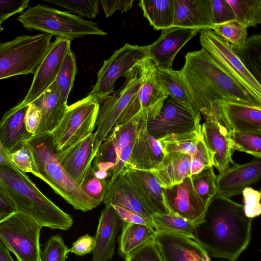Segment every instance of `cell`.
<instances>
[{"mask_svg":"<svg viewBox=\"0 0 261 261\" xmlns=\"http://www.w3.org/2000/svg\"><path fill=\"white\" fill-rule=\"evenodd\" d=\"M252 220L245 215L243 205L217 191L195 224L192 239L212 256L234 261L250 242Z\"/></svg>","mask_w":261,"mask_h":261,"instance_id":"cell-1","label":"cell"},{"mask_svg":"<svg viewBox=\"0 0 261 261\" xmlns=\"http://www.w3.org/2000/svg\"><path fill=\"white\" fill-rule=\"evenodd\" d=\"M179 70L192 110L208 117L213 103L233 101L261 106L243 87L233 79L203 48L188 53Z\"/></svg>","mask_w":261,"mask_h":261,"instance_id":"cell-2","label":"cell"},{"mask_svg":"<svg viewBox=\"0 0 261 261\" xmlns=\"http://www.w3.org/2000/svg\"><path fill=\"white\" fill-rule=\"evenodd\" d=\"M0 185L13 201L16 212L33 219L42 227L66 230L72 226L71 216L46 197L11 163L0 165Z\"/></svg>","mask_w":261,"mask_h":261,"instance_id":"cell-3","label":"cell"},{"mask_svg":"<svg viewBox=\"0 0 261 261\" xmlns=\"http://www.w3.org/2000/svg\"><path fill=\"white\" fill-rule=\"evenodd\" d=\"M25 142L31 151L38 177L47 184L74 209L85 212L100 204L84 193L61 165L50 133L34 135Z\"/></svg>","mask_w":261,"mask_h":261,"instance_id":"cell-4","label":"cell"},{"mask_svg":"<svg viewBox=\"0 0 261 261\" xmlns=\"http://www.w3.org/2000/svg\"><path fill=\"white\" fill-rule=\"evenodd\" d=\"M17 19L28 30H35L70 40L87 35L106 36L98 24L80 16L38 4L22 12Z\"/></svg>","mask_w":261,"mask_h":261,"instance_id":"cell-5","label":"cell"},{"mask_svg":"<svg viewBox=\"0 0 261 261\" xmlns=\"http://www.w3.org/2000/svg\"><path fill=\"white\" fill-rule=\"evenodd\" d=\"M53 35H23L0 43V80L34 74L46 55Z\"/></svg>","mask_w":261,"mask_h":261,"instance_id":"cell-6","label":"cell"},{"mask_svg":"<svg viewBox=\"0 0 261 261\" xmlns=\"http://www.w3.org/2000/svg\"><path fill=\"white\" fill-rule=\"evenodd\" d=\"M99 109L100 103L89 95L67 106L60 122L50 133L57 150H64L92 133Z\"/></svg>","mask_w":261,"mask_h":261,"instance_id":"cell-7","label":"cell"},{"mask_svg":"<svg viewBox=\"0 0 261 261\" xmlns=\"http://www.w3.org/2000/svg\"><path fill=\"white\" fill-rule=\"evenodd\" d=\"M42 228L33 219L16 212L0 222V241L18 261H40Z\"/></svg>","mask_w":261,"mask_h":261,"instance_id":"cell-8","label":"cell"},{"mask_svg":"<svg viewBox=\"0 0 261 261\" xmlns=\"http://www.w3.org/2000/svg\"><path fill=\"white\" fill-rule=\"evenodd\" d=\"M148 57V46L125 43L105 60L97 72V80L89 95L100 103L114 92L115 83L126 77L139 63Z\"/></svg>","mask_w":261,"mask_h":261,"instance_id":"cell-9","label":"cell"},{"mask_svg":"<svg viewBox=\"0 0 261 261\" xmlns=\"http://www.w3.org/2000/svg\"><path fill=\"white\" fill-rule=\"evenodd\" d=\"M141 62L126 77L122 87L102 102L96 123V130L92 145L94 158L100 144L116 124L140 87L142 80Z\"/></svg>","mask_w":261,"mask_h":261,"instance_id":"cell-10","label":"cell"},{"mask_svg":"<svg viewBox=\"0 0 261 261\" xmlns=\"http://www.w3.org/2000/svg\"><path fill=\"white\" fill-rule=\"evenodd\" d=\"M199 40L202 48L233 79L261 102V85L243 66L232 46L211 29L200 30Z\"/></svg>","mask_w":261,"mask_h":261,"instance_id":"cell-11","label":"cell"},{"mask_svg":"<svg viewBox=\"0 0 261 261\" xmlns=\"http://www.w3.org/2000/svg\"><path fill=\"white\" fill-rule=\"evenodd\" d=\"M199 113L168 96L158 113L147 121L149 134L156 140L170 135L200 132Z\"/></svg>","mask_w":261,"mask_h":261,"instance_id":"cell-12","label":"cell"},{"mask_svg":"<svg viewBox=\"0 0 261 261\" xmlns=\"http://www.w3.org/2000/svg\"><path fill=\"white\" fill-rule=\"evenodd\" d=\"M227 130L261 134V106L219 100L213 103L208 117Z\"/></svg>","mask_w":261,"mask_h":261,"instance_id":"cell-13","label":"cell"},{"mask_svg":"<svg viewBox=\"0 0 261 261\" xmlns=\"http://www.w3.org/2000/svg\"><path fill=\"white\" fill-rule=\"evenodd\" d=\"M160 108L144 110L128 161L124 168L153 171L162 163L166 154L160 142L149 134L147 128V119L154 116Z\"/></svg>","mask_w":261,"mask_h":261,"instance_id":"cell-14","label":"cell"},{"mask_svg":"<svg viewBox=\"0 0 261 261\" xmlns=\"http://www.w3.org/2000/svg\"><path fill=\"white\" fill-rule=\"evenodd\" d=\"M70 44V39L59 37L51 43L49 50L34 73L30 89L21 104L28 105L34 102L55 81Z\"/></svg>","mask_w":261,"mask_h":261,"instance_id":"cell-15","label":"cell"},{"mask_svg":"<svg viewBox=\"0 0 261 261\" xmlns=\"http://www.w3.org/2000/svg\"><path fill=\"white\" fill-rule=\"evenodd\" d=\"M162 190L164 202L170 214L195 224L201 220L206 206L195 191L190 176Z\"/></svg>","mask_w":261,"mask_h":261,"instance_id":"cell-16","label":"cell"},{"mask_svg":"<svg viewBox=\"0 0 261 261\" xmlns=\"http://www.w3.org/2000/svg\"><path fill=\"white\" fill-rule=\"evenodd\" d=\"M142 80L137 93L133 97L121 118L130 119L140 111L151 109L163 103L166 96L162 91L157 77L158 68L148 57L141 63Z\"/></svg>","mask_w":261,"mask_h":261,"instance_id":"cell-17","label":"cell"},{"mask_svg":"<svg viewBox=\"0 0 261 261\" xmlns=\"http://www.w3.org/2000/svg\"><path fill=\"white\" fill-rule=\"evenodd\" d=\"M231 167L216 176L217 191L223 196L231 197L242 194L243 190L258 182L261 177V159L254 157L250 162Z\"/></svg>","mask_w":261,"mask_h":261,"instance_id":"cell-18","label":"cell"},{"mask_svg":"<svg viewBox=\"0 0 261 261\" xmlns=\"http://www.w3.org/2000/svg\"><path fill=\"white\" fill-rule=\"evenodd\" d=\"M153 239L163 261H211L207 251L190 238L155 232Z\"/></svg>","mask_w":261,"mask_h":261,"instance_id":"cell-19","label":"cell"},{"mask_svg":"<svg viewBox=\"0 0 261 261\" xmlns=\"http://www.w3.org/2000/svg\"><path fill=\"white\" fill-rule=\"evenodd\" d=\"M199 31L175 27L163 30L159 38L148 45V57L159 69L172 68L173 60L178 51Z\"/></svg>","mask_w":261,"mask_h":261,"instance_id":"cell-20","label":"cell"},{"mask_svg":"<svg viewBox=\"0 0 261 261\" xmlns=\"http://www.w3.org/2000/svg\"><path fill=\"white\" fill-rule=\"evenodd\" d=\"M120 173L129 180L140 200L153 215L169 214L163 195V188L151 171L123 168Z\"/></svg>","mask_w":261,"mask_h":261,"instance_id":"cell-21","label":"cell"},{"mask_svg":"<svg viewBox=\"0 0 261 261\" xmlns=\"http://www.w3.org/2000/svg\"><path fill=\"white\" fill-rule=\"evenodd\" d=\"M227 132L225 126L210 117H206L205 122L201 125V138L210 153L213 166L219 172L226 169L234 162Z\"/></svg>","mask_w":261,"mask_h":261,"instance_id":"cell-22","label":"cell"},{"mask_svg":"<svg viewBox=\"0 0 261 261\" xmlns=\"http://www.w3.org/2000/svg\"><path fill=\"white\" fill-rule=\"evenodd\" d=\"M94 133L68 148L58 151V159L69 176L81 187L94 158Z\"/></svg>","mask_w":261,"mask_h":261,"instance_id":"cell-23","label":"cell"},{"mask_svg":"<svg viewBox=\"0 0 261 261\" xmlns=\"http://www.w3.org/2000/svg\"><path fill=\"white\" fill-rule=\"evenodd\" d=\"M123 222L111 204L106 205L100 216L95 237L92 261H108L115 253V238Z\"/></svg>","mask_w":261,"mask_h":261,"instance_id":"cell-24","label":"cell"},{"mask_svg":"<svg viewBox=\"0 0 261 261\" xmlns=\"http://www.w3.org/2000/svg\"><path fill=\"white\" fill-rule=\"evenodd\" d=\"M211 0H174L172 27L196 29H212Z\"/></svg>","mask_w":261,"mask_h":261,"instance_id":"cell-25","label":"cell"},{"mask_svg":"<svg viewBox=\"0 0 261 261\" xmlns=\"http://www.w3.org/2000/svg\"><path fill=\"white\" fill-rule=\"evenodd\" d=\"M102 202L105 205H116L140 215L153 228L152 215L142 203L129 180L123 174L118 175L109 186Z\"/></svg>","mask_w":261,"mask_h":261,"instance_id":"cell-26","label":"cell"},{"mask_svg":"<svg viewBox=\"0 0 261 261\" xmlns=\"http://www.w3.org/2000/svg\"><path fill=\"white\" fill-rule=\"evenodd\" d=\"M29 105L21 103L7 111L0 121V141L9 154L19 149L33 135L27 130L25 123Z\"/></svg>","mask_w":261,"mask_h":261,"instance_id":"cell-27","label":"cell"},{"mask_svg":"<svg viewBox=\"0 0 261 261\" xmlns=\"http://www.w3.org/2000/svg\"><path fill=\"white\" fill-rule=\"evenodd\" d=\"M32 103L41 111L40 124L35 135L51 133L60 122L67 107L60 97L55 81Z\"/></svg>","mask_w":261,"mask_h":261,"instance_id":"cell-28","label":"cell"},{"mask_svg":"<svg viewBox=\"0 0 261 261\" xmlns=\"http://www.w3.org/2000/svg\"><path fill=\"white\" fill-rule=\"evenodd\" d=\"M191 156L184 152L166 153L159 167L152 171L162 188L181 182L191 176Z\"/></svg>","mask_w":261,"mask_h":261,"instance_id":"cell-29","label":"cell"},{"mask_svg":"<svg viewBox=\"0 0 261 261\" xmlns=\"http://www.w3.org/2000/svg\"><path fill=\"white\" fill-rule=\"evenodd\" d=\"M118 156L117 143L115 135L111 130L100 144L92 161V167L95 175L109 182L113 174Z\"/></svg>","mask_w":261,"mask_h":261,"instance_id":"cell-30","label":"cell"},{"mask_svg":"<svg viewBox=\"0 0 261 261\" xmlns=\"http://www.w3.org/2000/svg\"><path fill=\"white\" fill-rule=\"evenodd\" d=\"M138 5L154 30L163 31L172 27L174 0H141Z\"/></svg>","mask_w":261,"mask_h":261,"instance_id":"cell-31","label":"cell"},{"mask_svg":"<svg viewBox=\"0 0 261 261\" xmlns=\"http://www.w3.org/2000/svg\"><path fill=\"white\" fill-rule=\"evenodd\" d=\"M154 229L147 225L123 223L118 238V252L125 257L131 252L153 238Z\"/></svg>","mask_w":261,"mask_h":261,"instance_id":"cell-32","label":"cell"},{"mask_svg":"<svg viewBox=\"0 0 261 261\" xmlns=\"http://www.w3.org/2000/svg\"><path fill=\"white\" fill-rule=\"evenodd\" d=\"M232 48L246 70L261 85V35H251L243 45L232 46Z\"/></svg>","mask_w":261,"mask_h":261,"instance_id":"cell-33","label":"cell"},{"mask_svg":"<svg viewBox=\"0 0 261 261\" xmlns=\"http://www.w3.org/2000/svg\"><path fill=\"white\" fill-rule=\"evenodd\" d=\"M157 77L160 88L166 96H170L182 105L192 110L179 70H174L172 68H158Z\"/></svg>","mask_w":261,"mask_h":261,"instance_id":"cell-34","label":"cell"},{"mask_svg":"<svg viewBox=\"0 0 261 261\" xmlns=\"http://www.w3.org/2000/svg\"><path fill=\"white\" fill-rule=\"evenodd\" d=\"M200 140V131L179 135H170L158 140L160 142L165 154L181 152L188 153L192 158L197 152Z\"/></svg>","mask_w":261,"mask_h":261,"instance_id":"cell-35","label":"cell"},{"mask_svg":"<svg viewBox=\"0 0 261 261\" xmlns=\"http://www.w3.org/2000/svg\"><path fill=\"white\" fill-rule=\"evenodd\" d=\"M152 224L155 232L177 234L191 239L195 226L193 222L171 214H153Z\"/></svg>","mask_w":261,"mask_h":261,"instance_id":"cell-36","label":"cell"},{"mask_svg":"<svg viewBox=\"0 0 261 261\" xmlns=\"http://www.w3.org/2000/svg\"><path fill=\"white\" fill-rule=\"evenodd\" d=\"M231 6L237 23L246 27H256L261 23V0H227Z\"/></svg>","mask_w":261,"mask_h":261,"instance_id":"cell-37","label":"cell"},{"mask_svg":"<svg viewBox=\"0 0 261 261\" xmlns=\"http://www.w3.org/2000/svg\"><path fill=\"white\" fill-rule=\"evenodd\" d=\"M76 72L75 57L70 48L64 56L55 80L60 97L66 103Z\"/></svg>","mask_w":261,"mask_h":261,"instance_id":"cell-38","label":"cell"},{"mask_svg":"<svg viewBox=\"0 0 261 261\" xmlns=\"http://www.w3.org/2000/svg\"><path fill=\"white\" fill-rule=\"evenodd\" d=\"M227 137L233 152L238 150L261 159V134L227 130Z\"/></svg>","mask_w":261,"mask_h":261,"instance_id":"cell-39","label":"cell"},{"mask_svg":"<svg viewBox=\"0 0 261 261\" xmlns=\"http://www.w3.org/2000/svg\"><path fill=\"white\" fill-rule=\"evenodd\" d=\"M216 176L211 165L190 176L195 191L206 206L217 192Z\"/></svg>","mask_w":261,"mask_h":261,"instance_id":"cell-40","label":"cell"},{"mask_svg":"<svg viewBox=\"0 0 261 261\" xmlns=\"http://www.w3.org/2000/svg\"><path fill=\"white\" fill-rule=\"evenodd\" d=\"M212 30L232 46H242L247 38V28L235 21L215 25Z\"/></svg>","mask_w":261,"mask_h":261,"instance_id":"cell-41","label":"cell"},{"mask_svg":"<svg viewBox=\"0 0 261 261\" xmlns=\"http://www.w3.org/2000/svg\"><path fill=\"white\" fill-rule=\"evenodd\" d=\"M65 8L68 12L89 18H96L99 13L100 1L66 0L47 1Z\"/></svg>","mask_w":261,"mask_h":261,"instance_id":"cell-42","label":"cell"},{"mask_svg":"<svg viewBox=\"0 0 261 261\" xmlns=\"http://www.w3.org/2000/svg\"><path fill=\"white\" fill-rule=\"evenodd\" d=\"M69 249L60 234L52 236L40 253V261H66Z\"/></svg>","mask_w":261,"mask_h":261,"instance_id":"cell-43","label":"cell"},{"mask_svg":"<svg viewBox=\"0 0 261 261\" xmlns=\"http://www.w3.org/2000/svg\"><path fill=\"white\" fill-rule=\"evenodd\" d=\"M108 183V181L100 179L95 175L91 166L81 188L86 194L100 204L107 190Z\"/></svg>","mask_w":261,"mask_h":261,"instance_id":"cell-44","label":"cell"},{"mask_svg":"<svg viewBox=\"0 0 261 261\" xmlns=\"http://www.w3.org/2000/svg\"><path fill=\"white\" fill-rule=\"evenodd\" d=\"M11 164L23 173L29 172L38 177L31 151L26 142L18 150L9 154Z\"/></svg>","mask_w":261,"mask_h":261,"instance_id":"cell-45","label":"cell"},{"mask_svg":"<svg viewBox=\"0 0 261 261\" xmlns=\"http://www.w3.org/2000/svg\"><path fill=\"white\" fill-rule=\"evenodd\" d=\"M125 261H163L153 239L125 256Z\"/></svg>","mask_w":261,"mask_h":261,"instance_id":"cell-46","label":"cell"},{"mask_svg":"<svg viewBox=\"0 0 261 261\" xmlns=\"http://www.w3.org/2000/svg\"><path fill=\"white\" fill-rule=\"evenodd\" d=\"M211 5L214 25L236 20L234 13L227 0H211Z\"/></svg>","mask_w":261,"mask_h":261,"instance_id":"cell-47","label":"cell"},{"mask_svg":"<svg viewBox=\"0 0 261 261\" xmlns=\"http://www.w3.org/2000/svg\"><path fill=\"white\" fill-rule=\"evenodd\" d=\"M242 194L245 215L251 218L258 216L261 213L260 192L249 187L246 188Z\"/></svg>","mask_w":261,"mask_h":261,"instance_id":"cell-48","label":"cell"},{"mask_svg":"<svg viewBox=\"0 0 261 261\" xmlns=\"http://www.w3.org/2000/svg\"><path fill=\"white\" fill-rule=\"evenodd\" d=\"M211 165L212 163L210 153L201 138L197 151L192 158L191 176L197 174L204 168Z\"/></svg>","mask_w":261,"mask_h":261,"instance_id":"cell-49","label":"cell"},{"mask_svg":"<svg viewBox=\"0 0 261 261\" xmlns=\"http://www.w3.org/2000/svg\"><path fill=\"white\" fill-rule=\"evenodd\" d=\"M29 0H0V22L2 23L12 15L22 13L29 6Z\"/></svg>","mask_w":261,"mask_h":261,"instance_id":"cell-50","label":"cell"},{"mask_svg":"<svg viewBox=\"0 0 261 261\" xmlns=\"http://www.w3.org/2000/svg\"><path fill=\"white\" fill-rule=\"evenodd\" d=\"M95 246V237L85 234L73 243L72 247L69 249V252L77 255L83 256L93 251Z\"/></svg>","mask_w":261,"mask_h":261,"instance_id":"cell-51","label":"cell"},{"mask_svg":"<svg viewBox=\"0 0 261 261\" xmlns=\"http://www.w3.org/2000/svg\"><path fill=\"white\" fill-rule=\"evenodd\" d=\"M133 0L131 1H100V6L106 17H110L116 10L121 13L126 12L133 7Z\"/></svg>","mask_w":261,"mask_h":261,"instance_id":"cell-52","label":"cell"},{"mask_svg":"<svg viewBox=\"0 0 261 261\" xmlns=\"http://www.w3.org/2000/svg\"><path fill=\"white\" fill-rule=\"evenodd\" d=\"M28 105L25 117V126L28 132L34 135L40 124L41 111L40 109L33 103Z\"/></svg>","mask_w":261,"mask_h":261,"instance_id":"cell-53","label":"cell"},{"mask_svg":"<svg viewBox=\"0 0 261 261\" xmlns=\"http://www.w3.org/2000/svg\"><path fill=\"white\" fill-rule=\"evenodd\" d=\"M15 212L16 209L13 201L0 185V222Z\"/></svg>","mask_w":261,"mask_h":261,"instance_id":"cell-54","label":"cell"},{"mask_svg":"<svg viewBox=\"0 0 261 261\" xmlns=\"http://www.w3.org/2000/svg\"><path fill=\"white\" fill-rule=\"evenodd\" d=\"M112 206L123 223L139 224L150 226L146 221L140 215L121 207L116 205Z\"/></svg>","mask_w":261,"mask_h":261,"instance_id":"cell-55","label":"cell"},{"mask_svg":"<svg viewBox=\"0 0 261 261\" xmlns=\"http://www.w3.org/2000/svg\"><path fill=\"white\" fill-rule=\"evenodd\" d=\"M0 261H14L11 257L10 251L0 241Z\"/></svg>","mask_w":261,"mask_h":261,"instance_id":"cell-56","label":"cell"},{"mask_svg":"<svg viewBox=\"0 0 261 261\" xmlns=\"http://www.w3.org/2000/svg\"><path fill=\"white\" fill-rule=\"evenodd\" d=\"M11 163L9 158V153L6 151L0 141V165Z\"/></svg>","mask_w":261,"mask_h":261,"instance_id":"cell-57","label":"cell"},{"mask_svg":"<svg viewBox=\"0 0 261 261\" xmlns=\"http://www.w3.org/2000/svg\"><path fill=\"white\" fill-rule=\"evenodd\" d=\"M2 22H0V32L3 30V28L2 26Z\"/></svg>","mask_w":261,"mask_h":261,"instance_id":"cell-58","label":"cell"}]
</instances>
